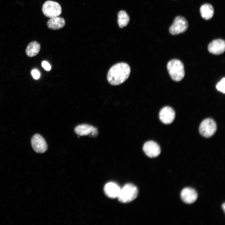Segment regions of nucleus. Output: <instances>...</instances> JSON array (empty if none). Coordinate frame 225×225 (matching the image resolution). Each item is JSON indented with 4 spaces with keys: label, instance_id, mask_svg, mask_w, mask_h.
<instances>
[{
    "label": "nucleus",
    "instance_id": "obj_1",
    "mask_svg": "<svg viewBox=\"0 0 225 225\" xmlns=\"http://www.w3.org/2000/svg\"><path fill=\"white\" fill-rule=\"evenodd\" d=\"M130 68L125 62H119L113 65L108 71L107 78L110 84L117 85L124 82L129 77Z\"/></svg>",
    "mask_w": 225,
    "mask_h": 225
},
{
    "label": "nucleus",
    "instance_id": "obj_2",
    "mask_svg": "<svg viewBox=\"0 0 225 225\" xmlns=\"http://www.w3.org/2000/svg\"><path fill=\"white\" fill-rule=\"evenodd\" d=\"M168 72L171 78L174 81H181L185 75L184 67L180 60L173 59L170 61L167 65Z\"/></svg>",
    "mask_w": 225,
    "mask_h": 225
},
{
    "label": "nucleus",
    "instance_id": "obj_3",
    "mask_svg": "<svg viewBox=\"0 0 225 225\" xmlns=\"http://www.w3.org/2000/svg\"><path fill=\"white\" fill-rule=\"evenodd\" d=\"M138 193V189L135 185L132 183H127L121 188L117 198L121 202L128 203L135 199Z\"/></svg>",
    "mask_w": 225,
    "mask_h": 225
},
{
    "label": "nucleus",
    "instance_id": "obj_4",
    "mask_svg": "<svg viewBox=\"0 0 225 225\" xmlns=\"http://www.w3.org/2000/svg\"><path fill=\"white\" fill-rule=\"evenodd\" d=\"M42 11L45 16L50 18L59 16L62 12V8L58 2L48 0L43 3Z\"/></svg>",
    "mask_w": 225,
    "mask_h": 225
},
{
    "label": "nucleus",
    "instance_id": "obj_5",
    "mask_svg": "<svg viewBox=\"0 0 225 225\" xmlns=\"http://www.w3.org/2000/svg\"><path fill=\"white\" fill-rule=\"evenodd\" d=\"M217 130V125L215 122L212 119L208 118L203 120L199 127L200 134L206 138L212 136Z\"/></svg>",
    "mask_w": 225,
    "mask_h": 225
},
{
    "label": "nucleus",
    "instance_id": "obj_6",
    "mask_svg": "<svg viewBox=\"0 0 225 225\" xmlns=\"http://www.w3.org/2000/svg\"><path fill=\"white\" fill-rule=\"evenodd\" d=\"M188 27V23L186 19L183 17L178 16L175 18L172 24L170 27L169 32L172 35L178 34L185 32Z\"/></svg>",
    "mask_w": 225,
    "mask_h": 225
},
{
    "label": "nucleus",
    "instance_id": "obj_7",
    "mask_svg": "<svg viewBox=\"0 0 225 225\" xmlns=\"http://www.w3.org/2000/svg\"><path fill=\"white\" fill-rule=\"evenodd\" d=\"M75 133L80 136L88 135L93 137H96L98 134L97 128L92 126L86 124L79 125L74 128Z\"/></svg>",
    "mask_w": 225,
    "mask_h": 225
},
{
    "label": "nucleus",
    "instance_id": "obj_8",
    "mask_svg": "<svg viewBox=\"0 0 225 225\" xmlns=\"http://www.w3.org/2000/svg\"><path fill=\"white\" fill-rule=\"evenodd\" d=\"M31 142L32 148L37 153H44L48 149V145L46 141L39 134H35L32 136Z\"/></svg>",
    "mask_w": 225,
    "mask_h": 225
},
{
    "label": "nucleus",
    "instance_id": "obj_9",
    "mask_svg": "<svg viewBox=\"0 0 225 225\" xmlns=\"http://www.w3.org/2000/svg\"><path fill=\"white\" fill-rule=\"evenodd\" d=\"M143 149L146 155L151 158L157 157L161 152V149L159 145L152 141L146 142L143 145Z\"/></svg>",
    "mask_w": 225,
    "mask_h": 225
},
{
    "label": "nucleus",
    "instance_id": "obj_10",
    "mask_svg": "<svg viewBox=\"0 0 225 225\" xmlns=\"http://www.w3.org/2000/svg\"><path fill=\"white\" fill-rule=\"evenodd\" d=\"M175 116V112L171 107L166 106L162 108L159 113V118L162 122L165 124L171 123Z\"/></svg>",
    "mask_w": 225,
    "mask_h": 225
},
{
    "label": "nucleus",
    "instance_id": "obj_11",
    "mask_svg": "<svg viewBox=\"0 0 225 225\" xmlns=\"http://www.w3.org/2000/svg\"><path fill=\"white\" fill-rule=\"evenodd\" d=\"M225 42L221 39L214 40L208 45L209 52L213 54L219 55L223 53L225 51Z\"/></svg>",
    "mask_w": 225,
    "mask_h": 225
},
{
    "label": "nucleus",
    "instance_id": "obj_12",
    "mask_svg": "<svg viewBox=\"0 0 225 225\" xmlns=\"http://www.w3.org/2000/svg\"><path fill=\"white\" fill-rule=\"evenodd\" d=\"M181 197L185 203L190 204L194 203L197 199L198 194L194 189L190 188H186L181 192Z\"/></svg>",
    "mask_w": 225,
    "mask_h": 225
},
{
    "label": "nucleus",
    "instance_id": "obj_13",
    "mask_svg": "<svg viewBox=\"0 0 225 225\" xmlns=\"http://www.w3.org/2000/svg\"><path fill=\"white\" fill-rule=\"evenodd\" d=\"M121 188L116 183L110 182L107 183L104 187V191L106 195L111 198H117Z\"/></svg>",
    "mask_w": 225,
    "mask_h": 225
},
{
    "label": "nucleus",
    "instance_id": "obj_14",
    "mask_svg": "<svg viewBox=\"0 0 225 225\" xmlns=\"http://www.w3.org/2000/svg\"><path fill=\"white\" fill-rule=\"evenodd\" d=\"M65 24V21L64 18L58 16L50 18L47 22L48 28L53 30L61 29L64 26Z\"/></svg>",
    "mask_w": 225,
    "mask_h": 225
},
{
    "label": "nucleus",
    "instance_id": "obj_15",
    "mask_svg": "<svg viewBox=\"0 0 225 225\" xmlns=\"http://www.w3.org/2000/svg\"><path fill=\"white\" fill-rule=\"evenodd\" d=\"M200 11L202 17L207 20L210 19L213 17L214 13L213 7L211 4L207 3L202 5Z\"/></svg>",
    "mask_w": 225,
    "mask_h": 225
},
{
    "label": "nucleus",
    "instance_id": "obj_16",
    "mask_svg": "<svg viewBox=\"0 0 225 225\" xmlns=\"http://www.w3.org/2000/svg\"><path fill=\"white\" fill-rule=\"evenodd\" d=\"M40 49V44L37 42L33 41L30 42L28 45L26 50L27 55L29 57H33L36 55Z\"/></svg>",
    "mask_w": 225,
    "mask_h": 225
},
{
    "label": "nucleus",
    "instance_id": "obj_17",
    "mask_svg": "<svg viewBox=\"0 0 225 225\" xmlns=\"http://www.w3.org/2000/svg\"><path fill=\"white\" fill-rule=\"evenodd\" d=\"M129 21V17L125 11L121 10L119 12L118 14V22L120 28H123L126 26Z\"/></svg>",
    "mask_w": 225,
    "mask_h": 225
},
{
    "label": "nucleus",
    "instance_id": "obj_18",
    "mask_svg": "<svg viewBox=\"0 0 225 225\" xmlns=\"http://www.w3.org/2000/svg\"><path fill=\"white\" fill-rule=\"evenodd\" d=\"M225 78H224L218 83L216 86V88L218 91L224 93L225 92Z\"/></svg>",
    "mask_w": 225,
    "mask_h": 225
},
{
    "label": "nucleus",
    "instance_id": "obj_19",
    "mask_svg": "<svg viewBox=\"0 0 225 225\" xmlns=\"http://www.w3.org/2000/svg\"><path fill=\"white\" fill-rule=\"evenodd\" d=\"M31 74L33 78L35 79H38L40 77L39 72L36 69H33L31 72Z\"/></svg>",
    "mask_w": 225,
    "mask_h": 225
},
{
    "label": "nucleus",
    "instance_id": "obj_20",
    "mask_svg": "<svg viewBox=\"0 0 225 225\" xmlns=\"http://www.w3.org/2000/svg\"><path fill=\"white\" fill-rule=\"evenodd\" d=\"M42 66L46 71H49L51 69V67L50 65L46 61H43L42 62Z\"/></svg>",
    "mask_w": 225,
    "mask_h": 225
},
{
    "label": "nucleus",
    "instance_id": "obj_21",
    "mask_svg": "<svg viewBox=\"0 0 225 225\" xmlns=\"http://www.w3.org/2000/svg\"><path fill=\"white\" fill-rule=\"evenodd\" d=\"M222 208L223 209V210L224 212H225V203H224L222 205Z\"/></svg>",
    "mask_w": 225,
    "mask_h": 225
}]
</instances>
